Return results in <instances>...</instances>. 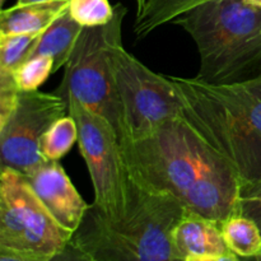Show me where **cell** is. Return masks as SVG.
I'll return each mask as SVG.
<instances>
[{
    "label": "cell",
    "instance_id": "obj_1",
    "mask_svg": "<svg viewBox=\"0 0 261 261\" xmlns=\"http://www.w3.org/2000/svg\"><path fill=\"white\" fill-rule=\"evenodd\" d=\"M121 149L134 180L170 194L188 211L219 224L237 214L239 176L181 115Z\"/></svg>",
    "mask_w": 261,
    "mask_h": 261
},
{
    "label": "cell",
    "instance_id": "obj_2",
    "mask_svg": "<svg viewBox=\"0 0 261 261\" xmlns=\"http://www.w3.org/2000/svg\"><path fill=\"white\" fill-rule=\"evenodd\" d=\"M181 116L228 163L241 184L261 177V74L232 83L170 76Z\"/></svg>",
    "mask_w": 261,
    "mask_h": 261
},
{
    "label": "cell",
    "instance_id": "obj_3",
    "mask_svg": "<svg viewBox=\"0 0 261 261\" xmlns=\"http://www.w3.org/2000/svg\"><path fill=\"white\" fill-rule=\"evenodd\" d=\"M185 212L172 195L130 176L121 213L107 217L89 205L70 246L82 261H181L173 252L172 231Z\"/></svg>",
    "mask_w": 261,
    "mask_h": 261
},
{
    "label": "cell",
    "instance_id": "obj_4",
    "mask_svg": "<svg viewBox=\"0 0 261 261\" xmlns=\"http://www.w3.org/2000/svg\"><path fill=\"white\" fill-rule=\"evenodd\" d=\"M173 23L186 31L200 56L196 78L208 83L244 81L261 64V8L244 0H211Z\"/></svg>",
    "mask_w": 261,
    "mask_h": 261
},
{
    "label": "cell",
    "instance_id": "obj_5",
    "mask_svg": "<svg viewBox=\"0 0 261 261\" xmlns=\"http://www.w3.org/2000/svg\"><path fill=\"white\" fill-rule=\"evenodd\" d=\"M73 234L42 205L19 172L0 176V255L20 261H53L68 249Z\"/></svg>",
    "mask_w": 261,
    "mask_h": 261
},
{
    "label": "cell",
    "instance_id": "obj_6",
    "mask_svg": "<svg viewBox=\"0 0 261 261\" xmlns=\"http://www.w3.org/2000/svg\"><path fill=\"white\" fill-rule=\"evenodd\" d=\"M126 8L115 5L111 22L98 27H84L65 65L61 84L54 93L65 99L75 98L91 111L106 117L121 135L120 110L111 69V50L122 42V20Z\"/></svg>",
    "mask_w": 261,
    "mask_h": 261
},
{
    "label": "cell",
    "instance_id": "obj_7",
    "mask_svg": "<svg viewBox=\"0 0 261 261\" xmlns=\"http://www.w3.org/2000/svg\"><path fill=\"white\" fill-rule=\"evenodd\" d=\"M111 69L120 110V143L137 142L181 115V99L168 75L154 73L127 53L112 47Z\"/></svg>",
    "mask_w": 261,
    "mask_h": 261
},
{
    "label": "cell",
    "instance_id": "obj_8",
    "mask_svg": "<svg viewBox=\"0 0 261 261\" xmlns=\"http://www.w3.org/2000/svg\"><path fill=\"white\" fill-rule=\"evenodd\" d=\"M78 126V144L94 189V205L107 217H116L127 203L130 176L114 125L78 99L66 101Z\"/></svg>",
    "mask_w": 261,
    "mask_h": 261
},
{
    "label": "cell",
    "instance_id": "obj_9",
    "mask_svg": "<svg viewBox=\"0 0 261 261\" xmlns=\"http://www.w3.org/2000/svg\"><path fill=\"white\" fill-rule=\"evenodd\" d=\"M69 114L65 99L55 93L19 92L15 109L0 124L2 170L10 168L27 175L43 162L41 139L48 127Z\"/></svg>",
    "mask_w": 261,
    "mask_h": 261
},
{
    "label": "cell",
    "instance_id": "obj_10",
    "mask_svg": "<svg viewBox=\"0 0 261 261\" xmlns=\"http://www.w3.org/2000/svg\"><path fill=\"white\" fill-rule=\"evenodd\" d=\"M23 176L53 218L65 231L74 234L89 205L78 193L59 161H43L35 170Z\"/></svg>",
    "mask_w": 261,
    "mask_h": 261
},
{
    "label": "cell",
    "instance_id": "obj_11",
    "mask_svg": "<svg viewBox=\"0 0 261 261\" xmlns=\"http://www.w3.org/2000/svg\"><path fill=\"white\" fill-rule=\"evenodd\" d=\"M222 224L186 209L172 231V247L176 257L219 255L231 252L222 234Z\"/></svg>",
    "mask_w": 261,
    "mask_h": 261
},
{
    "label": "cell",
    "instance_id": "obj_12",
    "mask_svg": "<svg viewBox=\"0 0 261 261\" xmlns=\"http://www.w3.org/2000/svg\"><path fill=\"white\" fill-rule=\"evenodd\" d=\"M69 0H53L36 4L17 5L3 9L0 35H41L68 10Z\"/></svg>",
    "mask_w": 261,
    "mask_h": 261
},
{
    "label": "cell",
    "instance_id": "obj_13",
    "mask_svg": "<svg viewBox=\"0 0 261 261\" xmlns=\"http://www.w3.org/2000/svg\"><path fill=\"white\" fill-rule=\"evenodd\" d=\"M83 28L71 17L68 8L63 15L38 36L25 60L35 56H50L55 64L54 71L59 70L61 66H65L70 59Z\"/></svg>",
    "mask_w": 261,
    "mask_h": 261
},
{
    "label": "cell",
    "instance_id": "obj_14",
    "mask_svg": "<svg viewBox=\"0 0 261 261\" xmlns=\"http://www.w3.org/2000/svg\"><path fill=\"white\" fill-rule=\"evenodd\" d=\"M211 0H148L145 7L135 17L134 33L144 38L165 23L173 22L189 10Z\"/></svg>",
    "mask_w": 261,
    "mask_h": 261
},
{
    "label": "cell",
    "instance_id": "obj_15",
    "mask_svg": "<svg viewBox=\"0 0 261 261\" xmlns=\"http://www.w3.org/2000/svg\"><path fill=\"white\" fill-rule=\"evenodd\" d=\"M221 228L227 246L237 256L251 259L261 254V231L251 219L234 214Z\"/></svg>",
    "mask_w": 261,
    "mask_h": 261
},
{
    "label": "cell",
    "instance_id": "obj_16",
    "mask_svg": "<svg viewBox=\"0 0 261 261\" xmlns=\"http://www.w3.org/2000/svg\"><path fill=\"white\" fill-rule=\"evenodd\" d=\"M78 142V126L70 114L56 120L43 134L40 144L45 161H59Z\"/></svg>",
    "mask_w": 261,
    "mask_h": 261
},
{
    "label": "cell",
    "instance_id": "obj_17",
    "mask_svg": "<svg viewBox=\"0 0 261 261\" xmlns=\"http://www.w3.org/2000/svg\"><path fill=\"white\" fill-rule=\"evenodd\" d=\"M38 36L36 33L0 35V74L14 75V71L25 61Z\"/></svg>",
    "mask_w": 261,
    "mask_h": 261
},
{
    "label": "cell",
    "instance_id": "obj_18",
    "mask_svg": "<svg viewBox=\"0 0 261 261\" xmlns=\"http://www.w3.org/2000/svg\"><path fill=\"white\" fill-rule=\"evenodd\" d=\"M54 60L50 56H35L25 60L14 71V81L20 92L38 91L54 73Z\"/></svg>",
    "mask_w": 261,
    "mask_h": 261
},
{
    "label": "cell",
    "instance_id": "obj_19",
    "mask_svg": "<svg viewBox=\"0 0 261 261\" xmlns=\"http://www.w3.org/2000/svg\"><path fill=\"white\" fill-rule=\"evenodd\" d=\"M69 13L82 27H98L111 22L115 7L109 0H69Z\"/></svg>",
    "mask_w": 261,
    "mask_h": 261
},
{
    "label": "cell",
    "instance_id": "obj_20",
    "mask_svg": "<svg viewBox=\"0 0 261 261\" xmlns=\"http://www.w3.org/2000/svg\"><path fill=\"white\" fill-rule=\"evenodd\" d=\"M237 214L251 219L261 231V177L251 182L241 184Z\"/></svg>",
    "mask_w": 261,
    "mask_h": 261
},
{
    "label": "cell",
    "instance_id": "obj_21",
    "mask_svg": "<svg viewBox=\"0 0 261 261\" xmlns=\"http://www.w3.org/2000/svg\"><path fill=\"white\" fill-rule=\"evenodd\" d=\"M184 261H241L240 256L233 252L219 255H198V256H189Z\"/></svg>",
    "mask_w": 261,
    "mask_h": 261
},
{
    "label": "cell",
    "instance_id": "obj_22",
    "mask_svg": "<svg viewBox=\"0 0 261 261\" xmlns=\"http://www.w3.org/2000/svg\"><path fill=\"white\" fill-rule=\"evenodd\" d=\"M53 2V0H17V5H25V4H36V3H46Z\"/></svg>",
    "mask_w": 261,
    "mask_h": 261
},
{
    "label": "cell",
    "instance_id": "obj_23",
    "mask_svg": "<svg viewBox=\"0 0 261 261\" xmlns=\"http://www.w3.org/2000/svg\"><path fill=\"white\" fill-rule=\"evenodd\" d=\"M147 2L148 0H135V3H137V14L142 12L143 8H144L145 4H147Z\"/></svg>",
    "mask_w": 261,
    "mask_h": 261
},
{
    "label": "cell",
    "instance_id": "obj_24",
    "mask_svg": "<svg viewBox=\"0 0 261 261\" xmlns=\"http://www.w3.org/2000/svg\"><path fill=\"white\" fill-rule=\"evenodd\" d=\"M245 3L250 5H254V7H259L261 8V0H244Z\"/></svg>",
    "mask_w": 261,
    "mask_h": 261
},
{
    "label": "cell",
    "instance_id": "obj_25",
    "mask_svg": "<svg viewBox=\"0 0 261 261\" xmlns=\"http://www.w3.org/2000/svg\"><path fill=\"white\" fill-rule=\"evenodd\" d=\"M0 261H20V260L14 259V257L7 256V255H0Z\"/></svg>",
    "mask_w": 261,
    "mask_h": 261
},
{
    "label": "cell",
    "instance_id": "obj_26",
    "mask_svg": "<svg viewBox=\"0 0 261 261\" xmlns=\"http://www.w3.org/2000/svg\"><path fill=\"white\" fill-rule=\"evenodd\" d=\"M256 259H257V261H261V254L259 255V256H256Z\"/></svg>",
    "mask_w": 261,
    "mask_h": 261
},
{
    "label": "cell",
    "instance_id": "obj_27",
    "mask_svg": "<svg viewBox=\"0 0 261 261\" xmlns=\"http://www.w3.org/2000/svg\"><path fill=\"white\" fill-rule=\"evenodd\" d=\"M251 261H257L256 257H251Z\"/></svg>",
    "mask_w": 261,
    "mask_h": 261
}]
</instances>
